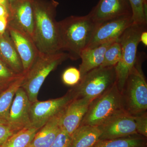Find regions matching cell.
Wrapping results in <instances>:
<instances>
[{"mask_svg":"<svg viewBox=\"0 0 147 147\" xmlns=\"http://www.w3.org/2000/svg\"><path fill=\"white\" fill-rule=\"evenodd\" d=\"M98 26L89 14L70 16L58 22L61 51H67L69 58L72 60L79 59Z\"/></svg>","mask_w":147,"mask_h":147,"instance_id":"6da1fadb","label":"cell"},{"mask_svg":"<svg viewBox=\"0 0 147 147\" xmlns=\"http://www.w3.org/2000/svg\"><path fill=\"white\" fill-rule=\"evenodd\" d=\"M58 3H45L33 0L34 28L33 40L39 53L60 52L58 22L55 19Z\"/></svg>","mask_w":147,"mask_h":147,"instance_id":"7a4b0ae2","label":"cell"},{"mask_svg":"<svg viewBox=\"0 0 147 147\" xmlns=\"http://www.w3.org/2000/svg\"><path fill=\"white\" fill-rule=\"evenodd\" d=\"M143 56L137 55L136 63L121 92L125 110L133 116L147 112V83L142 68Z\"/></svg>","mask_w":147,"mask_h":147,"instance_id":"3957f363","label":"cell"},{"mask_svg":"<svg viewBox=\"0 0 147 147\" xmlns=\"http://www.w3.org/2000/svg\"><path fill=\"white\" fill-rule=\"evenodd\" d=\"M68 59L67 53L63 51L53 54L39 53L34 63L25 74L21 86L26 93L32 103L38 100L40 90L47 76Z\"/></svg>","mask_w":147,"mask_h":147,"instance_id":"277c9868","label":"cell"},{"mask_svg":"<svg viewBox=\"0 0 147 147\" xmlns=\"http://www.w3.org/2000/svg\"><path fill=\"white\" fill-rule=\"evenodd\" d=\"M124 111L121 93L116 83L107 92L90 102L80 125L98 126Z\"/></svg>","mask_w":147,"mask_h":147,"instance_id":"5b68a950","label":"cell"},{"mask_svg":"<svg viewBox=\"0 0 147 147\" xmlns=\"http://www.w3.org/2000/svg\"><path fill=\"white\" fill-rule=\"evenodd\" d=\"M146 30L147 26L132 24L119 38L121 45V55L120 60L115 66V70L116 83L121 92L137 61V47L140 42L141 35Z\"/></svg>","mask_w":147,"mask_h":147,"instance_id":"8992f818","label":"cell"},{"mask_svg":"<svg viewBox=\"0 0 147 147\" xmlns=\"http://www.w3.org/2000/svg\"><path fill=\"white\" fill-rule=\"evenodd\" d=\"M116 82L115 66H100L86 74L71 89L74 98L92 101L111 88Z\"/></svg>","mask_w":147,"mask_h":147,"instance_id":"52a82bcc","label":"cell"},{"mask_svg":"<svg viewBox=\"0 0 147 147\" xmlns=\"http://www.w3.org/2000/svg\"><path fill=\"white\" fill-rule=\"evenodd\" d=\"M74 98L71 89L61 97L33 102L30 111L31 126L41 128L48 121L64 111Z\"/></svg>","mask_w":147,"mask_h":147,"instance_id":"ba28073f","label":"cell"},{"mask_svg":"<svg viewBox=\"0 0 147 147\" xmlns=\"http://www.w3.org/2000/svg\"><path fill=\"white\" fill-rule=\"evenodd\" d=\"M8 25L20 29L33 39L34 28L33 0H9Z\"/></svg>","mask_w":147,"mask_h":147,"instance_id":"9c48e42d","label":"cell"},{"mask_svg":"<svg viewBox=\"0 0 147 147\" xmlns=\"http://www.w3.org/2000/svg\"><path fill=\"white\" fill-rule=\"evenodd\" d=\"M132 24V16H128L112 19L98 25L86 48H94L117 40Z\"/></svg>","mask_w":147,"mask_h":147,"instance_id":"30bf717a","label":"cell"},{"mask_svg":"<svg viewBox=\"0 0 147 147\" xmlns=\"http://www.w3.org/2000/svg\"><path fill=\"white\" fill-rule=\"evenodd\" d=\"M98 127L101 131L99 140L116 139L138 134L134 117L125 111L114 116Z\"/></svg>","mask_w":147,"mask_h":147,"instance_id":"8fae6325","label":"cell"},{"mask_svg":"<svg viewBox=\"0 0 147 147\" xmlns=\"http://www.w3.org/2000/svg\"><path fill=\"white\" fill-rule=\"evenodd\" d=\"M88 14L99 25L115 18L132 16V10L128 0H100Z\"/></svg>","mask_w":147,"mask_h":147,"instance_id":"7c38bea8","label":"cell"},{"mask_svg":"<svg viewBox=\"0 0 147 147\" xmlns=\"http://www.w3.org/2000/svg\"><path fill=\"white\" fill-rule=\"evenodd\" d=\"M7 30L21 59L24 73L26 74L36 59L39 52L32 38L26 32L9 25Z\"/></svg>","mask_w":147,"mask_h":147,"instance_id":"4fadbf2b","label":"cell"},{"mask_svg":"<svg viewBox=\"0 0 147 147\" xmlns=\"http://www.w3.org/2000/svg\"><path fill=\"white\" fill-rule=\"evenodd\" d=\"M32 103L26 93L20 87L11 106L6 122L15 132L31 126L30 111Z\"/></svg>","mask_w":147,"mask_h":147,"instance_id":"5bb4252c","label":"cell"},{"mask_svg":"<svg viewBox=\"0 0 147 147\" xmlns=\"http://www.w3.org/2000/svg\"><path fill=\"white\" fill-rule=\"evenodd\" d=\"M90 100L85 98H74L67 105L61 118V128L71 136L80 126L88 111Z\"/></svg>","mask_w":147,"mask_h":147,"instance_id":"9a60e30c","label":"cell"},{"mask_svg":"<svg viewBox=\"0 0 147 147\" xmlns=\"http://www.w3.org/2000/svg\"><path fill=\"white\" fill-rule=\"evenodd\" d=\"M0 59L17 74H24L21 59L7 30L0 35Z\"/></svg>","mask_w":147,"mask_h":147,"instance_id":"2e32d148","label":"cell"},{"mask_svg":"<svg viewBox=\"0 0 147 147\" xmlns=\"http://www.w3.org/2000/svg\"><path fill=\"white\" fill-rule=\"evenodd\" d=\"M64 112L51 119L40 128L28 147L51 146L61 129L60 122Z\"/></svg>","mask_w":147,"mask_h":147,"instance_id":"e0dca14e","label":"cell"},{"mask_svg":"<svg viewBox=\"0 0 147 147\" xmlns=\"http://www.w3.org/2000/svg\"><path fill=\"white\" fill-rule=\"evenodd\" d=\"M115 41L106 42L94 48H86L82 51L80 55L82 63L79 69L81 79L89 71L101 65L106 50Z\"/></svg>","mask_w":147,"mask_h":147,"instance_id":"ac0fdd59","label":"cell"},{"mask_svg":"<svg viewBox=\"0 0 147 147\" xmlns=\"http://www.w3.org/2000/svg\"><path fill=\"white\" fill-rule=\"evenodd\" d=\"M101 131L98 126L80 125L71 136L69 147H92L99 140Z\"/></svg>","mask_w":147,"mask_h":147,"instance_id":"d6986e66","label":"cell"},{"mask_svg":"<svg viewBox=\"0 0 147 147\" xmlns=\"http://www.w3.org/2000/svg\"><path fill=\"white\" fill-rule=\"evenodd\" d=\"M25 76V74L21 75L0 92V121L6 122L15 94L18 89L21 86Z\"/></svg>","mask_w":147,"mask_h":147,"instance_id":"ffe728a7","label":"cell"},{"mask_svg":"<svg viewBox=\"0 0 147 147\" xmlns=\"http://www.w3.org/2000/svg\"><path fill=\"white\" fill-rule=\"evenodd\" d=\"M147 137L138 134L116 139L100 140L92 147H145Z\"/></svg>","mask_w":147,"mask_h":147,"instance_id":"44dd1931","label":"cell"},{"mask_svg":"<svg viewBox=\"0 0 147 147\" xmlns=\"http://www.w3.org/2000/svg\"><path fill=\"white\" fill-rule=\"evenodd\" d=\"M39 129L32 126L22 129L11 135L1 147H28Z\"/></svg>","mask_w":147,"mask_h":147,"instance_id":"7402d4cb","label":"cell"},{"mask_svg":"<svg viewBox=\"0 0 147 147\" xmlns=\"http://www.w3.org/2000/svg\"><path fill=\"white\" fill-rule=\"evenodd\" d=\"M132 10L133 24L147 26V0H128Z\"/></svg>","mask_w":147,"mask_h":147,"instance_id":"603a6c76","label":"cell"},{"mask_svg":"<svg viewBox=\"0 0 147 147\" xmlns=\"http://www.w3.org/2000/svg\"><path fill=\"white\" fill-rule=\"evenodd\" d=\"M121 51V45L118 38L113 42L106 50L104 59L100 66H115L120 60Z\"/></svg>","mask_w":147,"mask_h":147,"instance_id":"cb8c5ba5","label":"cell"},{"mask_svg":"<svg viewBox=\"0 0 147 147\" xmlns=\"http://www.w3.org/2000/svg\"><path fill=\"white\" fill-rule=\"evenodd\" d=\"M22 75L15 73L0 59V87L3 89L6 88Z\"/></svg>","mask_w":147,"mask_h":147,"instance_id":"d4e9b609","label":"cell"},{"mask_svg":"<svg viewBox=\"0 0 147 147\" xmlns=\"http://www.w3.org/2000/svg\"><path fill=\"white\" fill-rule=\"evenodd\" d=\"M81 75L79 69L73 67H68L63 71L62 80L63 84L69 86H74L81 81Z\"/></svg>","mask_w":147,"mask_h":147,"instance_id":"484cf974","label":"cell"},{"mask_svg":"<svg viewBox=\"0 0 147 147\" xmlns=\"http://www.w3.org/2000/svg\"><path fill=\"white\" fill-rule=\"evenodd\" d=\"M137 133L147 137V112L138 115L133 116Z\"/></svg>","mask_w":147,"mask_h":147,"instance_id":"4316f807","label":"cell"},{"mask_svg":"<svg viewBox=\"0 0 147 147\" xmlns=\"http://www.w3.org/2000/svg\"><path fill=\"white\" fill-rule=\"evenodd\" d=\"M71 136L61 129L57 138L50 147H69Z\"/></svg>","mask_w":147,"mask_h":147,"instance_id":"83f0119b","label":"cell"},{"mask_svg":"<svg viewBox=\"0 0 147 147\" xmlns=\"http://www.w3.org/2000/svg\"><path fill=\"white\" fill-rule=\"evenodd\" d=\"M15 132L7 123L0 121V147Z\"/></svg>","mask_w":147,"mask_h":147,"instance_id":"f1b7e54d","label":"cell"},{"mask_svg":"<svg viewBox=\"0 0 147 147\" xmlns=\"http://www.w3.org/2000/svg\"><path fill=\"white\" fill-rule=\"evenodd\" d=\"M8 22L9 18L0 17V35L3 34L7 30Z\"/></svg>","mask_w":147,"mask_h":147,"instance_id":"f546056e","label":"cell"},{"mask_svg":"<svg viewBox=\"0 0 147 147\" xmlns=\"http://www.w3.org/2000/svg\"><path fill=\"white\" fill-rule=\"evenodd\" d=\"M9 9L5 6L0 5V17L9 18Z\"/></svg>","mask_w":147,"mask_h":147,"instance_id":"4dcf8cb0","label":"cell"},{"mask_svg":"<svg viewBox=\"0 0 147 147\" xmlns=\"http://www.w3.org/2000/svg\"><path fill=\"white\" fill-rule=\"evenodd\" d=\"M140 42H142L145 46L147 45V32L146 30L144 31L142 33L140 36Z\"/></svg>","mask_w":147,"mask_h":147,"instance_id":"1f68e13d","label":"cell"},{"mask_svg":"<svg viewBox=\"0 0 147 147\" xmlns=\"http://www.w3.org/2000/svg\"><path fill=\"white\" fill-rule=\"evenodd\" d=\"M0 5L5 6L9 9V0H0Z\"/></svg>","mask_w":147,"mask_h":147,"instance_id":"d6a6232c","label":"cell"},{"mask_svg":"<svg viewBox=\"0 0 147 147\" xmlns=\"http://www.w3.org/2000/svg\"><path fill=\"white\" fill-rule=\"evenodd\" d=\"M4 89H3V88H1V87H0V92H1L3 90H4Z\"/></svg>","mask_w":147,"mask_h":147,"instance_id":"836d02e7","label":"cell"},{"mask_svg":"<svg viewBox=\"0 0 147 147\" xmlns=\"http://www.w3.org/2000/svg\"><path fill=\"white\" fill-rule=\"evenodd\" d=\"M147 147V146H146V147Z\"/></svg>","mask_w":147,"mask_h":147,"instance_id":"e575fe53","label":"cell"}]
</instances>
